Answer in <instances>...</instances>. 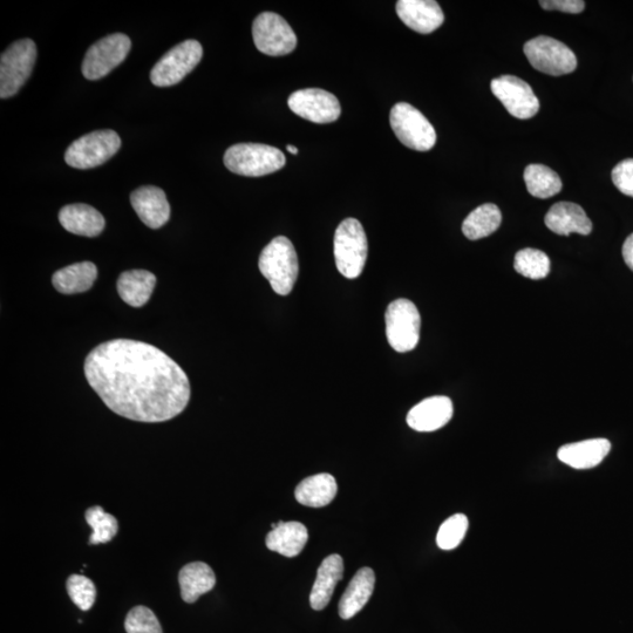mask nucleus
<instances>
[{"label": "nucleus", "mask_w": 633, "mask_h": 633, "mask_svg": "<svg viewBox=\"0 0 633 633\" xmlns=\"http://www.w3.org/2000/svg\"><path fill=\"white\" fill-rule=\"evenodd\" d=\"M88 384L112 412L133 421L172 420L189 404V379L178 363L153 345L115 339L85 360Z\"/></svg>", "instance_id": "obj_1"}, {"label": "nucleus", "mask_w": 633, "mask_h": 633, "mask_svg": "<svg viewBox=\"0 0 633 633\" xmlns=\"http://www.w3.org/2000/svg\"><path fill=\"white\" fill-rule=\"evenodd\" d=\"M262 275L279 296H288L299 274L298 257L289 238L278 236L265 247L258 261Z\"/></svg>", "instance_id": "obj_2"}, {"label": "nucleus", "mask_w": 633, "mask_h": 633, "mask_svg": "<svg viewBox=\"0 0 633 633\" xmlns=\"http://www.w3.org/2000/svg\"><path fill=\"white\" fill-rule=\"evenodd\" d=\"M224 165L237 175L258 178L285 166V155L278 148L262 144H237L224 154Z\"/></svg>", "instance_id": "obj_3"}, {"label": "nucleus", "mask_w": 633, "mask_h": 633, "mask_svg": "<svg viewBox=\"0 0 633 633\" xmlns=\"http://www.w3.org/2000/svg\"><path fill=\"white\" fill-rule=\"evenodd\" d=\"M333 245L340 274L347 279H356L362 275L369 251L362 223L356 219H346L340 223Z\"/></svg>", "instance_id": "obj_4"}, {"label": "nucleus", "mask_w": 633, "mask_h": 633, "mask_svg": "<svg viewBox=\"0 0 633 633\" xmlns=\"http://www.w3.org/2000/svg\"><path fill=\"white\" fill-rule=\"evenodd\" d=\"M390 124L401 144L413 151H431L437 142V133L431 122L407 102L394 105L390 114Z\"/></svg>", "instance_id": "obj_5"}, {"label": "nucleus", "mask_w": 633, "mask_h": 633, "mask_svg": "<svg viewBox=\"0 0 633 633\" xmlns=\"http://www.w3.org/2000/svg\"><path fill=\"white\" fill-rule=\"evenodd\" d=\"M37 60V46L31 39L13 43L0 58V98L17 94L30 78Z\"/></svg>", "instance_id": "obj_6"}, {"label": "nucleus", "mask_w": 633, "mask_h": 633, "mask_svg": "<svg viewBox=\"0 0 633 633\" xmlns=\"http://www.w3.org/2000/svg\"><path fill=\"white\" fill-rule=\"evenodd\" d=\"M121 139L112 129L95 131L81 136L67 148L65 161L77 169H91L104 165L119 152Z\"/></svg>", "instance_id": "obj_7"}, {"label": "nucleus", "mask_w": 633, "mask_h": 633, "mask_svg": "<svg viewBox=\"0 0 633 633\" xmlns=\"http://www.w3.org/2000/svg\"><path fill=\"white\" fill-rule=\"evenodd\" d=\"M385 323L386 337L393 350L405 353L417 347L421 317L414 303L404 298L392 302L386 310Z\"/></svg>", "instance_id": "obj_8"}, {"label": "nucleus", "mask_w": 633, "mask_h": 633, "mask_svg": "<svg viewBox=\"0 0 633 633\" xmlns=\"http://www.w3.org/2000/svg\"><path fill=\"white\" fill-rule=\"evenodd\" d=\"M523 51L535 70L549 76H566L577 67L575 53L567 45L551 37L540 36L529 40Z\"/></svg>", "instance_id": "obj_9"}, {"label": "nucleus", "mask_w": 633, "mask_h": 633, "mask_svg": "<svg viewBox=\"0 0 633 633\" xmlns=\"http://www.w3.org/2000/svg\"><path fill=\"white\" fill-rule=\"evenodd\" d=\"M203 57L202 45L197 40H186L168 51L153 67L151 81L158 87L179 84Z\"/></svg>", "instance_id": "obj_10"}, {"label": "nucleus", "mask_w": 633, "mask_h": 633, "mask_svg": "<svg viewBox=\"0 0 633 633\" xmlns=\"http://www.w3.org/2000/svg\"><path fill=\"white\" fill-rule=\"evenodd\" d=\"M257 50L271 57L287 56L296 49L297 37L287 20L274 12H263L253 24Z\"/></svg>", "instance_id": "obj_11"}, {"label": "nucleus", "mask_w": 633, "mask_h": 633, "mask_svg": "<svg viewBox=\"0 0 633 633\" xmlns=\"http://www.w3.org/2000/svg\"><path fill=\"white\" fill-rule=\"evenodd\" d=\"M131 47V39L124 33H114L100 39L86 53L81 68L84 77L88 80L106 77L127 58Z\"/></svg>", "instance_id": "obj_12"}, {"label": "nucleus", "mask_w": 633, "mask_h": 633, "mask_svg": "<svg viewBox=\"0 0 633 633\" xmlns=\"http://www.w3.org/2000/svg\"><path fill=\"white\" fill-rule=\"evenodd\" d=\"M496 99L502 102L510 115L516 119L534 118L540 110V101L526 81L514 76L496 78L490 84Z\"/></svg>", "instance_id": "obj_13"}, {"label": "nucleus", "mask_w": 633, "mask_h": 633, "mask_svg": "<svg viewBox=\"0 0 633 633\" xmlns=\"http://www.w3.org/2000/svg\"><path fill=\"white\" fill-rule=\"evenodd\" d=\"M290 110L315 124H331L340 117L342 107L332 93L321 88H306L290 95Z\"/></svg>", "instance_id": "obj_14"}, {"label": "nucleus", "mask_w": 633, "mask_h": 633, "mask_svg": "<svg viewBox=\"0 0 633 633\" xmlns=\"http://www.w3.org/2000/svg\"><path fill=\"white\" fill-rule=\"evenodd\" d=\"M453 403L447 397L422 400L407 414V425L417 432H434L446 426L453 417Z\"/></svg>", "instance_id": "obj_15"}, {"label": "nucleus", "mask_w": 633, "mask_h": 633, "mask_svg": "<svg viewBox=\"0 0 633 633\" xmlns=\"http://www.w3.org/2000/svg\"><path fill=\"white\" fill-rule=\"evenodd\" d=\"M398 17L415 32L432 33L444 24L445 16L434 0H399Z\"/></svg>", "instance_id": "obj_16"}, {"label": "nucleus", "mask_w": 633, "mask_h": 633, "mask_svg": "<svg viewBox=\"0 0 633 633\" xmlns=\"http://www.w3.org/2000/svg\"><path fill=\"white\" fill-rule=\"evenodd\" d=\"M131 203L135 213L148 228L160 229L169 221L170 206L167 196L158 187L145 186L134 190Z\"/></svg>", "instance_id": "obj_17"}, {"label": "nucleus", "mask_w": 633, "mask_h": 633, "mask_svg": "<svg viewBox=\"0 0 633 633\" xmlns=\"http://www.w3.org/2000/svg\"><path fill=\"white\" fill-rule=\"evenodd\" d=\"M544 222L553 233L562 236L574 233L587 236L592 231V223L584 209L573 202L554 204Z\"/></svg>", "instance_id": "obj_18"}, {"label": "nucleus", "mask_w": 633, "mask_h": 633, "mask_svg": "<svg viewBox=\"0 0 633 633\" xmlns=\"http://www.w3.org/2000/svg\"><path fill=\"white\" fill-rule=\"evenodd\" d=\"M59 222L68 233L84 237H97L106 226L104 216L84 203L68 204L61 209Z\"/></svg>", "instance_id": "obj_19"}, {"label": "nucleus", "mask_w": 633, "mask_h": 633, "mask_svg": "<svg viewBox=\"0 0 633 633\" xmlns=\"http://www.w3.org/2000/svg\"><path fill=\"white\" fill-rule=\"evenodd\" d=\"M611 451L607 439H591L562 446L557 456L563 464L575 469H590L601 464Z\"/></svg>", "instance_id": "obj_20"}, {"label": "nucleus", "mask_w": 633, "mask_h": 633, "mask_svg": "<svg viewBox=\"0 0 633 633\" xmlns=\"http://www.w3.org/2000/svg\"><path fill=\"white\" fill-rule=\"evenodd\" d=\"M344 575V561L340 555H330L322 562L318 569L315 584L310 594V604L313 610L321 611L328 607L333 591L342 581Z\"/></svg>", "instance_id": "obj_21"}, {"label": "nucleus", "mask_w": 633, "mask_h": 633, "mask_svg": "<svg viewBox=\"0 0 633 633\" xmlns=\"http://www.w3.org/2000/svg\"><path fill=\"white\" fill-rule=\"evenodd\" d=\"M309 540L308 529L301 522L279 521L265 540L271 551L285 557H295L302 553Z\"/></svg>", "instance_id": "obj_22"}, {"label": "nucleus", "mask_w": 633, "mask_h": 633, "mask_svg": "<svg viewBox=\"0 0 633 633\" xmlns=\"http://www.w3.org/2000/svg\"><path fill=\"white\" fill-rule=\"evenodd\" d=\"M374 584H376L374 571L370 568L360 569L352 578L339 602V616L343 619H351L362 611L367 602L370 601Z\"/></svg>", "instance_id": "obj_23"}, {"label": "nucleus", "mask_w": 633, "mask_h": 633, "mask_svg": "<svg viewBox=\"0 0 633 633\" xmlns=\"http://www.w3.org/2000/svg\"><path fill=\"white\" fill-rule=\"evenodd\" d=\"M98 278V268L92 262H81L54 272L53 287L63 295L83 294L91 290Z\"/></svg>", "instance_id": "obj_24"}, {"label": "nucleus", "mask_w": 633, "mask_h": 633, "mask_svg": "<svg viewBox=\"0 0 633 633\" xmlns=\"http://www.w3.org/2000/svg\"><path fill=\"white\" fill-rule=\"evenodd\" d=\"M156 277L147 270H131L122 272L118 279L119 295L132 308H141L153 295Z\"/></svg>", "instance_id": "obj_25"}, {"label": "nucleus", "mask_w": 633, "mask_h": 633, "mask_svg": "<svg viewBox=\"0 0 633 633\" xmlns=\"http://www.w3.org/2000/svg\"><path fill=\"white\" fill-rule=\"evenodd\" d=\"M182 600L193 604L213 590L216 584L214 570L203 562H193L183 567L179 574Z\"/></svg>", "instance_id": "obj_26"}, {"label": "nucleus", "mask_w": 633, "mask_h": 633, "mask_svg": "<svg viewBox=\"0 0 633 633\" xmlns=\"http://www.w3.org/2000/svg\"><path fill=\"white\" fill-rule=\"evenodd\" d=\"M338 492L337 481L331 474L322 473L306 478L296 488V500L301 505L322 508L335 500Z\"/></svg>", "instance_id": "obj_27"}, {"label": "nucleus", "mask_w": 633, "mask_h": 633, "mask_svg": "<svg viewBox=\"0 0 633 633\" xmlns=\"http://www.w3.org/2000/svg\"><path fill=\"white\" fill-rule=\"evenodd\" d=\"M502 215L493 203L476 208L462 224V233L471 241H478L495 233L501 226Z\"/></svg>", "instance_id": "obj_28"}, {"label": "nucleus", "mask_w": 633, "mask_h": 633, "mask_svg": "<svg viewBox=\"0 0 633 633\" xmlns=\"http://www.w3.org/2000/svg\"><path fill=\"white\" fill-rule=\"evenodd\" d=\"M530 195L549 199L561 192L563 183L556 172L544 165H529L523 174Z\"/></svg>", "instance_id": "obj_29"}, {"label": "nucleus", "mask_w": 633, "mask_h": 633, "mask_svg": "<svg viewBox=\"0 0 633 633\" xmlns=\"http://www.w3.org/2000/svg\"><path fill=\"white\" fill-rule=\"evenodd\" d=\"M85 519L93 530L90 544L111 542L119 532V522L112 514H108L100 506L88 508Z\"/></svg>", "instance_id": "obj_30"}, {"label": "nucleus", "mask_w": 633, "mask_h": 633, "mask_svg": "<svg viewBox=\"0 0 633 633\" xmlns=\"http://www.w3.org/2000/svg\"><path fill=\"white\" fill-rule=\"evenodd\" d=\"M514 268L524 277L543 279L549 275L550 260L541 250L523 249L515 256Z\"/></svg>", "instance_id": "obj_31"}, {"label": "nucleus", "mask_w": 633, "mask_h": 633, "mask_svg": "<svg viewBox=\"0 0 633 633\" xmlns=\"http://www.w3.org/2000/svg\"><path fill=\"white\" fill-rule=\"evenodd\" d=\"M469 527L467 516L455 514L441 524L437 535L438 547L442 550L458 548L464 541Z\"/></svg>", "instance_id": "obj_32"}, {"label": "nucleus", "mask_w": 633, "mask_h": 633, "mask_svg": "<svg viewBox=\"0 0 633 633\" xmlns=\"http://www.w3.org/2000/svg\"><path fill=\"white\" fill-rule=\"evenodd\" d=\"M67 594L80 610H91L97 600V588L83 575H72L66 583Z\"/></svg>", "instance_id": "obj_33"}, {"label": "nucleus", "mask_w": 633, "mask_h": 633, "mask_svg": "<svg viewBox=\"0 0 633 633\" xmlns=\"http://www.w3.org/2000/svg\"><path fill=\"white\" fill-rule=\"evenodd\" d=\"M125 630L127 633H163L158 617L151 609L142 605L128 612Z\"/></svg>", "instance_id": "obj_34"}, {"label": "nucleus", "mask_w": 633, "mask_h": 633, "mask_svg": "<svg viewBox=\"0 0 633 633\" xmlns=\"http://www.w3.org/2000/svg\"><path fill=\"white\" fill-rule=\"evenodd\" d=\"M612 182L622 194L633 197V159L619 162L612 169Z\"/></svg>", "instance_id": "obj_35"}, {"label": "nucleus", "mask_w": 633, "mask_h": 633, "mask_svg": "<svg viewBox=\"0 0 633 633\" xmlns=\"http://www.w3.org/2000/svg\"><path fill=\"white\" fill-rule=\"evenodd\" d=\"M542 9L548 11H562L566 13H581L585 8L583 0H542Z\"/></svg>", "instance_id": "obj_36"}, {"label": "nucleus", "mask_w": 633, "mask_h": 633, "mask_svg": "<svg viewBox=\"0 0 633 633\" xmlns=\"http://www.w3.org/2000/svg\"><path fill=\"white\" fill-rule=\"evenodd\" d=\"M622 253L625 264L633 271V234L626 238Z\"/></svg>", "instance_id": "obj_37"}, {"label": "nucleus", "mask_w": 633, "mask_h": 633, "mask_svg": "<svg viewBox=\"0 0 633 633\" xmlns=\"http://www.w3.org/2000/svg\"><path fill=\"white\" fill-rule=\"evenodd\" d=\"M288 152L291 154H298V148L292 145L287 146Z\"/></svg>", "instance_id": "obj_38"}]
</instances>
